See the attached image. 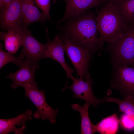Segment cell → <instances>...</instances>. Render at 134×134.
Segmentation results:
<instances>
[{
    "label": "cell",
    "mask_w": 134,
    "mask_h": 134,
    "mask_svg": "<svg viewBox=\"0 0 134 134\" xmlns=\"http://www.w3.org/2000/svg\"><path fill=\"white\" fill-rule=\"evenodd\" d=\"M66 28V36L72 43L89 51L101 47L98 37L97 17L88 11L72 17Z\"/></svg>",
    "instance_id": "obj_1"
},
{
    "label": "cell",
    "mask_w": 134,
    "mask_h": 134,
    "mask_svg": "<svg viewBox=\"0 0 134 134\" xmlns=\"http://www.w3.org/2000/svg\"><path fill=\"white\" fill-rule=\"evenodd\" d=\"M96 11L97 29L102 46L104 41L112 42L121 36L128 25L123 21L112 1L109 0Z\"/></svg>",
    "instance_id": "obj_2"
},
{
    "label": "cell",
    "mask_w": 134,
    "mask_h": 134,
    "mask_svg": "<svg viewBox=\"0 0 134 134\" xmlns=\"http://www.w3.org/2000/svg\"><path fill=\"white\" fill-rule=\"evenodd\" d=\"M108 43L114 66L125 65L133 67L134 60V25H128L121 36Z\"/></svg>",
    "instance_id": "obj_3"
},
{
    "label": "cell",
    "mask_w": 134,
    "mask_h": 134,
    "mask_svg": "<svg viewBox=\"0 0 134 134\" xmlns=\"http://www.w3.org/2000/svg\"><path fill=\"white\" fill-rule=\"evenodd\" d=\"M22 87L24 89L25 96L37 108L34 114V117L37 119L41 118L42 120H47L52 124L56 122V118L58 110L52 108L47 103L44 90H39L37 87L29 83L24 84Z\"/></svg>",
    "instance_id": "obj_4"
},
{
    "label": "cell",
    "mask_w": 134,
    "mask_h": 134,
    "mask_svg": "<svg viewBox=\"0 0 134 134\" xmlns=\"http://www.w3.org/2000/svg\"><path fill=\"white\" fill-rule=\"evenodd\" d=\"M16 32L21 35L22 40V48L18 57L21 59L25 58L30 64L39 69V62L43 58L46 44L39 42L27 29L22 28Z\"/></svg>",
    "instance_id": "obj_5"
},
{
    "label": "cell",
    "mask_w": 134,
    "mask_h": 134,
    "mask_svg": "<svg viewBox=\"0 0 134 134\" xmlns=\"http://www.w3.org/2000/svg\"><path fill=\"white\" fill-rule=\"evenodd\" d=\"M65 51L74 66L77 76L84 78L90 58V51L75 44L66 36L63 38Z\"/></svg>",
    "instance_id": "obj_6"
},
{
    "label": "cell",
    "mask_w": 134,
    "mask_h": 134,
    "mask_svg": "<svg viewBox=\"0 0 134 134\" xmlns=\"http://www.w3.org/2000/svg\"><path fill=\"white\" fill-rule=\"evenodd\" d=\"M115 67L111 87L119 90L124 98L131 96L134 99V67L125 65Z\"/></svg>",
    "instance_id": "obj_7"
},
{
    "label": "cell",
    "mask_w": 134,
    "mask_h": 134,
    "mask_svg": "<svg viewBox=\"0 0 134 134\" xmlns=\"http://www.w3.org/2000/svg\"><path fill=\"white\" fill-rule=\"evenodd\" d=\"M71 78L73 81L72 85L69 87L67 86L62 91L67 89L71 90L73 93V97L83 100L95 107L106 101L109 95L102 99H99L94 95L92 88L93 80L89 74L84 78L85 81L81 77L78 78L77 77L74 78L72 76Z\"/></svg>",
    "instance_id": "obj_8"
},
{
    "label": "cell",
    "mask_w": 134,
    "mask_h": 134,
    "mask_svg": "<svg viewBox=\"0 0 134 134\" xmlns=\"http://www.w3.org/2000/svg\"><path fill=\"white\" fill-rule=\"evenodd\" d=\"M20 0H12L6 9L0 13V27L4 30L16 32L22 27Z\"/></svg>",
    "instance_id": "obj_9"
},
{
    "label": "cell",
    "mask_w": 134,
    "mask_h": 134,
    "mask_svg": "<svg viewBox=\"0 0 134 134\" xmlns=\"http://www.w3.org/2000/svg\"><path fill=\"white\" fill-rule=\"evenodd\" d=\"M47 42L44 51L43 58H49L58 62L65 70L67 79L72 76L73 70L67 64L64 56L65 49L63 43V38L61 35L56 36L52 41L48 36Z\"/></svg>",
    "instance_id": "obj_10"
},
{
    "label": "cell",
    "mask_w": 134,
    "mask_h": 134,
    "mask_svg": "<svg viewBox=\"0 0 134 134\" xmlns=\"http://www.w3.org/2000/svg\"><path fill=\"white\" fill-rule=\"evenodd\" d=\"M66 4V11L63 18L59 22L80 15L90 8L102 6L109 0H64Z\"/></svg>",
    "instance_id": "obj_11"
},
{
    "label": "cell",
    "mask_w": 134,
    "mask_h": 134,
    "mask_svg": "<svg viewBox=\"0 0 134 134\" xmlns=\"http://www.w3.org/2000/svg\"><path fill=\"white\" fill-rule=\"evenodd\" d=\"M20 68L14 73H10L6 77L11 79L12 83L11 87L14 89L18 87H22L24 84L29 83L37 87V83L34 79L36 67L26 59L24 60Z\"/></svg>",
    "instance_id": "obj_12"
},
{
    "label": "cell",
    "mask_w": 134,
    "mask_h": 134,
    "mask_svg": "<svg viewBox=\"0 0 134 134\" xmlns=\"http://www.w3.org/2000/svg\"><path fill=\"white\" fill-rule=\"evenodd\" d=\"M22 15V27L27 29L30 24L35 22L44 23L47 19L41 12L36 4L34 0H20Z\"/></svg>",
    "instance_id": "obj_13"
},
{
    "label": "cell",
    "mask_w": 134,
    "mask_h": 134,
    "mask_svg": "<svg viewBox=\"0 0 134 134\" xmlns=\"http://www.w3.org/2000/svg\"><path fill=\"white\" fill-rule=\"evenodd\" d=\"M32 112L28 109L25 113L18 115L17 117L7 119H0V134H7L13 132L15 134H21L16 126H25L26 122L32 119L31 116Z\"/></svg>",
    "instance_id": "obj_14"
},
{
    "label": "cell",
    "mask_w": 134,
    "mask_h": 134,
    "mask_svg": "<svg viewBox=\"0 0 134 134\" xmlns=\"http://www.w3.org/2000/svg\"><path fill=\"white\" fill-rule=\"evenodd\" d=\"M113 2L123 22L128 26L134 25V0H119Z\"/></svg>",
    "instance_id": "obj_15"
},
{
    "label": "cell",
    "mask_w": 134,
    "mask_h": 134,
    "mask_svg": "<svg viewBox=\"0 0 134 134\" xmlns=\"http://www.w3.org/2000/svg\"><path fill=\"white\" fill-rule=\"evenodd\" d=\"M0 39L3 40L4 48L8 52L12 54H15L22 45V40L19 33L12 31L1 32Z\"/></svg>",
    "instance_id": "obj_16"
},
{
    "label": "cell",
    "mask_w": 134,
    "mask_h": 134,
    "mask_svg": "<svg viewBox=\"0 0 134 134\" xmlns=\"http://www.w3.org/2000/svg\"><path fill=\"white\" fill-rule=\"evenodd\" d=\"M90 104L86 102L83 106L78 104H72L71 106L74 110L78 111L81 118V134H94L96 131L95 125L91 121L89 115L88 110Z\"/></svg>",
    "instance_id": "obj_17"
},
{
    "label": "cell",
    "mask_w": 134,
    "mask_h": 134,
    "mask_svg": "<svg viewBox=\"0 0 134 134\" xmlns=\"http://www.w3.org/2000/svg\"><path fill=\"white\" fill-rule=\"evenodd\" d=\"M120 122L115 114L106 117L95 125L96 131L101 134H115Z\"/></svg>",
    "instance_id": "obj_18"
},
{
    "label": "cell",
    "mask_w": 134,
    "mask_h": 134,
    "mask_svg": "<svg viewBox=\"0 0 134 134\" xmlns=\"http://www.w3.org/2000/svg\"><path fill=\"white\" fill-rule=\"evenodd\" d=\"M108 96L106 101L116 103L120 112L134 117V99L132 96L126 97L123 100Z\"/></svg>",
    "instance_id": "obj_19"
},
{
    "label": "cell",
    "mask_w": 134,
    "mask_h": 134,
    "mask_svg": "<svg viewBox=\"0 0 134 134\" xmlns=\"http://www.w3.org/2000/svg\"><path fill=\"white\" fill-rule=\"evenodd\" d=\"M3 44L0 43V69L6 64L12 63L16 65L20 66L24 60H22L18 57H16L12 54L4 51L3 49Z\"/></svg>",
    "instance_id": "obj_20"
},
{
    "label": "cell",
    "mask_w": 134,
    "mask_h": 134,
    "mask_svg": "<svg viewBox=\"0 0 134 134\" xmlns=\"http://www.w3.org/2000/svg\"><path fill=\"white\" fill-rule=\"evenodd\" d=\"M51 0H34L37 7L42 11L46 16L47 20L51 21L50 14Z\"/></svg>",
    "instance_id": "obj_21"
},
{
    "label": "cell",
    "mask_w": 134,
    "mask_h": 134,
    "mask_svg": "<svg viewBox=\"0 0 134 134\" xmlns=\"http://www.w3.org/2000/svg\"><path fill=\"white\" fill-rule=\"evenodd\" d=\"M120 121L125 129L131 130L134 129V117L125 114L122 116Z\"/></svg>",
    "instance_id": "obj_22"
},
{
    "label": "cell",
    "mask_w": 134,
    "mask_h": 134,
    "mask_svg": "<svg viewBox=\"0 0 134 134\" xmlns=\"http://www.w3.org/2000/svg\"><path fill=\"white\" fill-rule=\"evenodd\" d=\"M12 0H0V13L5 10L7 8Z\"/></svg>",
    "instance_id": "obj_23"
},
{
    "label": "cell",
    "mask_w": 134,
    "mask_h": 134,
    "mask_svg": "<svg viewBox=\"0 0 134 134\" xmlns=\"http://www.w3.org/2000/svg\"><path fill=\"white\" fill-rule=\"evenodd\" d=\"M58 0H52V2L53 3H55L56 2H57Z\"/></svg>",
    "instance_id": "obj_24"
},
{
    "label": "cell",
    "mask_w": 134,
    "mask_h": 134,
    "mask_svg": "<svg viewBox=\"0 0 134 134\" xmlns=\"http://www.w3.org/2000/svg\"><path fill=\"white\" fill-rule=\"evenodd\" d=\"M109 0V1H116V0Z\"/></svg>",
    "instance_id": "obj_25"
},
{
    "label": "cell",
    "mask_w": 134,
    "mask_h": 134,
    "mask_svg": "<svg viewBox=\"0 0 134 134\" xmlns=\"http://www.w3.org/2000/svg\"><path fill=\"white\" fill-rule=\"evenodd\" d=\"M133 67H134V62H133Z\"/></svg>",
    "instance_id": "obj_26"
}]
</instances>
